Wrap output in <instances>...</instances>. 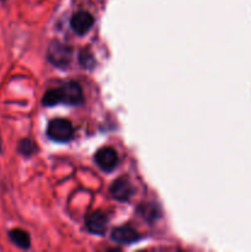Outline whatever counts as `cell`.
Instances as JSON below:
<instances>
[{
  "mask_svg": "<svg viewBox=\"0 0 251 252\" xmlns=\"http://www.w3.org/2000/svg\"><path fill=\"white\" fill-rule=\"evenodd\" d=\"M44 106H56L58 103H66V105H80L84 102L83 90L80 85L75 81H69L64 84L62 88L51 89L47 91L42 100Z\"/></svg>",
  "mask_w": 251,
  "mask_h": 252,
  "instance_id": "1",
  "label": "cell"
},
{
  "mask_svg": "<svg viewBox=\"0 0 251 252\" xmlns=\"http://www.w3.org/2000/svg\"><path fill=\"white\" fill-rule=\"evenodd\" d=\"M110 191L113 198L117 199V201L120 202H126L132 197L133 187L127 179L121 177V179H117L113 182Z\"/></svg>",
  "mask_w": 251,
  "mask_h": 252,
  "instance_id": "6",
  "label": "cell"
},
{
  "mask_svg": "<svg viewBox=\"0 0 251 252\" xmlns=\"http://www.w3.org/2000/svg\"><path fill=\"white\" fill-rule=\"evenodd\" d=\"M10 239L16 246L21 249H29L31 245V239L30 235L22 229H12L9 233Z\"/></svg>",
  "mask_w": 251,
  "mask_h": 252,
  "instance_id": "9",
  "label": "cell"
},
{
  "mask_svg": "<svg viewBox=\"0 0 251 252\" xmlns=\"http://www.w3.org/2000/svg\"><path fill=\"white\" fill-rule=\"evenodd\" d=\"M95 161L103 171H112L118 164V155L116 150L111 147L101 148L95 155Z\"/></svg>",
  "mask_w": 251,
  "mask_h": 252,
  "instance_id": "3",
  "label": "cell"
},
{
  "mask_svg": "<svg viewBox=\"0 0 251 252\" xmlns=\"http://www.w3.org/2000/svg\"><path fill=\"white\" fill-rule=\"evenodd\" d=\"M94 25V17L86 11H78L71 16L70 26L71 30L79 36L88 33Z\"/></svg>",
  "mask_w": 251,
  "mask_h": 252,
  "instance_id": "4",
  "label": "cell"
},
{
  "mask_svg": "<svg viewBox=\"0 0 251 252\" xmlns=\"http://www.w3.org/2000/svg\"><path fill=\"white\" fill-rule=\"evenodd\" d=\"M70 49L63 44H53L48 51L49 61L56 64L57 66L68 65L69 62H70Z\"/></svg>",
  "mask_w": 251,
  "mask_h": 252,
  "instance_id": "7",
  "label": "cell"
},
{
  "mask_svg": "<svg viewBox=\"0 0 251 252\" xmlns=\"http://www.w3.org/2000/svg\"><path fill=\"white\" fill-rule=\"evenodd\" d=\"M47 135L53 142L66 143L73 138L74 128L70 121L64 120V118H56L49 122L47 127Z\"/></svg>",
  "mask_w": 251,
  "mask_h": 252,
  "instance_id": "2",
  "label": "cell"
},
{
  "mask_svg": "<svg viewBox=\"0 0 251 252\" xmlns=\"http://www.w3.org/2000/svg\"><path fill=\"white\" fill-rule=\"evenodd\" d=\"M85 226L91 234L103 235L107 230V217L101 212H93L86 216Z\"/></svg>",
  "mask_w": 251,
  "mask_h": 252,
  "instance_id": "5",
  "label": "cell"
},
{
  "mask_svg": "<svg viewBox=\"0 0 251 252\" xmlns=\"http://www.w3.org/2000/svg\"><path fill=\"white\" fill-rule=\"evenodd\" d=\"M111 238L118 244H133L139 240L140 235L130 226H120V228L113 229Z\"/></svg>",
  "mask_w": 251,
  "mask_h": 252,
  "instance_id": "8",
  "label": "cell"
},
{
  "mask_svg": "<svg viewBox=\"0 0 251 252\" xmlns=\"http://www.w3.org/2000/svg\"><path fill=\"white\" fill-rule=\"evenodd\" d=\"M19 150H20V153H21V154L31 155L32 153L36 150V147H34L33 143H32L30 139H25V140H22L21 143H20Z\"/></svg>",
  "mask_w": 251,
  "mask_h": 252,
  "instance_id": "10",
  "label": "cell"
}]
</instances>
